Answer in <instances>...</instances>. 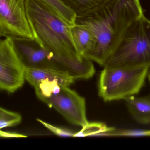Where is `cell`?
Segmentation results:
<instances>
[{
    "mask_svg": "<svg viewBox=\"0 0 150 150\" xmlns=\"http://www.w3.org/2000/svg\"><path fill=\"white\" fill-rule=\"evenodd\" d=\"M42 101L73 124L83 127L88 123L85 98L69 87L62 86L59 92Z\"/></svg>",
    "mask_w": 150,
    "mask_h": 150,
    "instance_id": "obj_8",
    "label": "cell"
},
{
    "mask_svg": "<svg viewBox=\"0 0 150 150\" xmlns=\"http://www.w3.org/2000/svg\"><path fill=\"white\" fill-rule=\"evenodd\" d=\"M133 119L140 124L150 123V95L143 97L132 96L124 100Z\"/></svg>",
    "mask_w": 150,
    "mask_h": 150,
    "instance_id": "obj_10",
    "label": "cell"
},
{
    "mask_svg": "<svg viewBox=\"0 0 150 150\" xmlns=\"http://www.w3.org/2000/svg\"><path fill=\"white\" fill-rule=\"evenodd\" d=\"M22 117L19 113L7 110L2 108H0V129L12 127L20 124Z\"/></svg>",
    "mask_w": 150,
    "mask_h": 150,
    "instance_id": "obj_15",
    "label": "cell"
},
{
    "mask_svg": "<svg viewBox=\"0 0 150 150\" xmlns=\"http://www.w3.org/2000/svg\"><path fill=\"white\" fill-rule=\"evenodd\" d=\"M144 15L139 0H110L97 12L76 23L90 30L96 38L94 49L83 57L103 67L128 27Z\"/></svg>",
    "mask_w": 150,
    "mask_h": 150,
    "instance_id": "obj_1",
    "label": "cell"
},
{
    "mask_svg": "<svg viewBox=\"0 0 150 150\" xmlns=\"http://www.w3.org/2000/svg\"><path fill=\"white\" fill-rule=\"evenodd\" d=\"M42 1L69 26H72L75 25L77 19L76 14L60 0Z\"/></svg>",
    "mask_w": 150,
    "mask_h": 150,
    "instance_id": "obj_13",
    "label": "cell"
},
{
    "mask_svg": "<svg viewBox=\"0 0 150 150\" xmlns=\"http://www.w3.org/2000/svg\"><path fill=\"white\" fill-rule=\"evenodd\" d=\"M28 0H0V36L36 39L29 17Z\"/></svg>",
    "mask_w": 150,
    "mask_h": 150,
    "instance_id": "obj_6",
    "label": "cell"
},
{
    "mask_svg": "<svg viewBox=\"0 0 150 150\" xmlns=\"http://www.w3.org/2000/svg\"><path fill=\"white\" fill-rule=\"evenodd\" d=\"M113 128L108 127L103 123L88 122L79 132L75 133L74 137L100 136L102 133L111 130Z\"/></svg>",
    "mask_w": 150,
    "mask_h": 150,
    "instance_id": "obj_14",
    "label": "cell"
},
{
    "mask_svg": "<svg viewBox=\"0 0 150 150\" xmlns=\"http://www.w3.org/2000/svg\"><path fill=\"white\" fill-rule=\"evenodd\" d=\"M25 68L17 53L13 40L5 38L0 42V88L13 93L24 83Z\"/></svg>",
    "mask_w": 150,
    "mask_h": 150,
    "instance_id": "obj_7",
    "label": "cell"
},
{
    "mask_svg": "<svg viewBox=\"0 0 150 150\" xmlns=\"http://www.w3.org/2000/svg\"><path fill=\"white\" fill-rule=\"evenodd\" d=\"M0 137L3 138H24L27 137L25 135L16 132H5L4 131H0Z\"/></svg>",
    "mask_w": 150,
    "mask_h": 150,
    "instance_id": "obj_18",
    "label": "cell"
},
{
    "mask_svg": "<svg viewBox=\"0 0 150 150\" xmlns=\"http://www.w3.org/2000/svg\"><path fill=\"white\" fill-rule=\"evenodd\" d=\"M29 17L36 40L61 57L82 60L69 26L42 0H28Z\"/></svg>",
    "mask_w": 150,
    "mask_h": 150,
    "instance_id": "obj_2",
    "label": "cell"
},
{
    "mask_svg": "<svg viewBox=\"0 0 150 150\" xmlns=\"http://www.w3.org/2000/svg\"><path fill=\"white\" fill-rule=\"evenodd\" d=\"M150 68L134 70L103 68L98 81V95L104 102L125 100L137 94Z\"/></svg>",
    "mask_w": 150,
    "mask_h": 150,
    "instance_id": "obj_5",
    "label": "cell"
},
{
    "mask_svg": "<svg viewBox=\"0 0 150 150\" xmlns=\"http://www.w3.org/2000/svg\"><path fill=\"white\" fill-rule=\"evenodd\" d=\"M17 53L25 68L52 69L70 74L75 80L87 79L94 75L93 61L61 57L43 47L36 39H13Z\"/></svg>",
    "mask_w": 150,
    "mask_h": 150,
    "instance_id": "obj_4",
    "label": "cell"
},
{
    "mask_svg": "<svg viewBox=\"0 0 150 150\" xmlns=\"http://www.w3.org/2000/svg\"><path fill=\"white\" fill-rule=\"evenodd\" d=\"M71 31L76 49L82 57L92 51L96 43L93 34L87 29L75 24L71 26Z\"/></svg>",
    "mask_w": 150,
    "mask_h": 150,
    "instance_id": "obj_11",
    "label": "cell"
},
{
    "mask_svg": "<svg viewBox=\"0 0 150 150\" xmlns=\"http://www.w3.org/2000/svg\"><path fill=\"white\" fill-rule=\"evenodd\" d=\"M71 9L77 18H83L93 14L104 6L110 0H60Z\"/></svg>",
    "mask_w": 150,
    "mask_h": 150,
    "instance_id": "obj_12",
    "label": "cell"
},
{
    "mask_svg": "<svg viewBox=\"0 0 150 150\" xmlns=\"http://www.w3.org/2000/svg\"><path fill=\"white\" fill-rule=\"evenodd\" d=\"M148 80H149V82L150 83V72H149V74H148Z\"/></svg>",
    "mask_w": 150,
    "mask_h": 150,
    "instance_id": "obj_19",
    "label": "cell"
},
{
    "mask_svg": "<svg viewBox=\"0 0 150 150\" xmlns=\"http://www.w3.org/2000/svg\"><path fill=\"white\" fill-rule=\"evenodd\" d=\"M37 121H38L39 122L43 125L50 131L51 132L57 136L63 137H74V135L75 133L74 132H72L71 131L54 126V125L46 122L39 118L37 119Z\"/></svg>",
    "mask_w": 150,
    "mask_h": 150,
    "instance_id": "obj_17",
    "label": "cell"
},
{
    "mask_svg": "<svg viewBox=\"0 0 150 150\" xmlns=\"http://www.w3.org/2000/svg\"><path fill=\"white\" fill-rule=\"evenodd\" d=\"M100 136H150V130L119 129L114 128L111 130L102 133Z\"/></svg>",
    "mask_w": 150,
    "mask_h": 150,
    "instance_id": "obj_16",
    "label": "cell"
},
{
    "mask_svg": "<svg viewBox=\"0 0 150 150\" xmlns=\"http://www.w3.org/2000/svg\"><path fill=\"white\" fill-rule=\"evenodd\" d=\"M25 79L34 87L44 80L57 81L63 86L69 87L75 80L67 72L39 68H26Z\"/></svg>",
    "mask_w": 150,
    "mask_h": 150,
    "instance_id": "obj_9",
    "label": "cell"
},
{
    "mask_svg": "<svg viewBox=\"0 0 150 150\" xmlns=\"http://www.w3.org/2000/svg\"><path fill=\"white\" fill-rule=\"evenodd\" d=\"M103 67L134 70L150 68V21L144 15L128 27Z\"/></svg>",
    "mask_w": 150,
    "mask_h": 150,
    "instance_id": "obj_3",
    "label": "cell"
}]
</instances>
